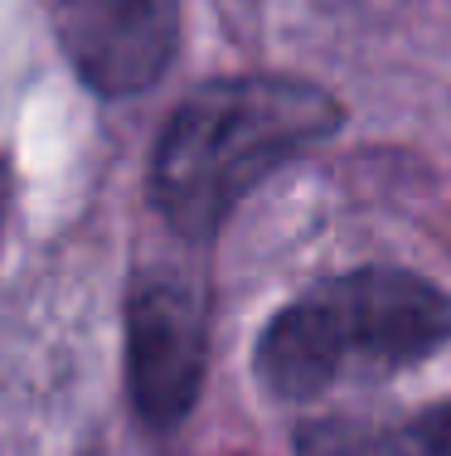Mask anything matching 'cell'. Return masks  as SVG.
Segmentation results:
<instances>
[{
	"label": "cell",
	"mask_w": 451,
	"mask_h": 456,
	"mask_svg": "<svg viewBox=\"0 0 451 456\" xmlns=\"http://www.w3.org/2000/svg\"><path fill=\"white\" fill-rule=\"evenodd\" d=\"M59 45L93 93H146L180 49V0H59Z\"/></svg>",
	"instance_id": "277c9868"
},
{
	"label": "cell",
	"mask_w": 451,
	"mask_h": 456,
	"mask_svg": "<svg viewBox=\"0 0 451 456\" xmlns=\"http://www.w3.org/2000/svg\"><path fill=\"white\" fill-rule=\"evenodd\" d=\"M451 340V297L403 267H359L301 291L267 321L257 374L277 398H316L354 374L423 364Z\"/></svg>",
	"instance_id": "7a4b0ae2"
},
{
	"label": "cell",
	"mask_w": 451,
	"mask_h": 456,
	"mask_svg": "<svg viewBox=\"0 0 451 456\" xmlns=\"http://www.w3.org/2000/svg\"><path fill=\"white\" fill-rule=\"evenodd\" d=\"M292 456H451V398L399 418H320L296 428Z\"/></svg>",
	"instance_id": "5b68a950"
},
{
	"label": "cell",
	"mask_w": 451,
	"mask_h": 456,
	"mask_svg": "<svg viewBox=\"0 0 451 456\" xmlns=\"http://www.w3.org/2000/svg\"><path fill=\"white\" fill-rule=\"evenodd\" d=\"M345 107L282 73L204 83L175 107L150 160V200L180 238H213L277 166L335 136Z\"/></svg>",
	"instance_id": "6da1fadb"
},
{
	"label": "cell",
	"mask_w": 451,
	"mask_h": 456,
	"mask_svg": "<svg viewBox=\"0 0 451 456\" xmlns=\"http://www.w3.org/2000/svg\"><path fill=\"white\" fill-rule=\"evenodd\" d=\"M209 369V301L195 281L146 273L126 297V388L146 428L189 418Z\"/></svg>",
	"instance_id": "3957f363"
},
{
	"label": "cell",
	"mask_w": 451,
	"mask_h": 456,
	"mask_svg": "<svg viewBox=\"0 0 451 456\" xmlns=\"http://www.w3.org/2000/svg\"><path fill=\"white\" fill-rule=\"evenodd\" d=\"M0 214H5V175H0Z\"/></svg>",
	"instance_id": "8992f818"
}]
</instances>
